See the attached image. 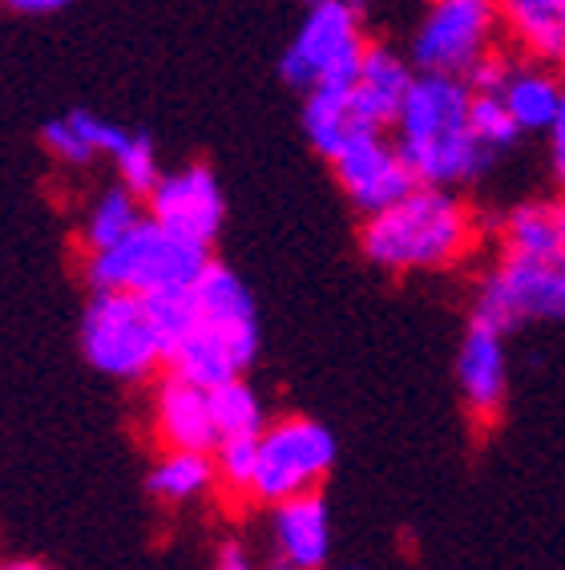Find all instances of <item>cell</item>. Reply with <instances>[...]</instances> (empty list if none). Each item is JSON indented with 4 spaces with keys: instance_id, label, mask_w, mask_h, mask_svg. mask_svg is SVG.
<instances>
[{
    "instance_id": "6da1fadb",
    "label": "cell",
    "mask_w": 565,
    "mask_h": 570,
    "mask_svg": "<svg viewBox=\"0 0 565 570\" xmlns=\"http://www.w3.org/2000/svg\"><path fill=\"white\" fill-rule=\"evenodd\" d=\"M480 219L453 187L416 183L391 207L359 219V255L384 275H440L477 252Z\"/></svg>"
},
{
    "instance_id": "7a4b0ae2",
    "label": "cell",
    "mask_w": 565,
    "mask_h": 570,
    "mask_svg": "<svg viewBox=\"0 0 565 570\" xmlns=\"http://www.w3.org/2000/svg\"><path fill=\"white\" fill-rule=\"evenodd\" d=\"M416 183L428 187H477L497 170L473 130V81L468 77L420 73L413 94L388 126Z\"/></svg>"
},
{
    "instance_id": "3957f363",
    "label": "cell",
    "mask_w": 565,
    "mask_h": 570,
    "mask_svg": "<svg viewBox=\"0 0 565 570\" xmlns=\"http://www.w3.org/2000/svg\"><path fill=\"white\" fill-rule=\"evenodd\" d=\"M259 307L239 272L210 259L207 272L190 284V320L166 352V368L186 381L218 389L247 376L259 361Z\"/></svg>"
},
{
    "instance_id": "277c9868",
    "label": "cell",
    "mask_w": 565,
    "mask_h": 570,
    "mask_svg": "<svg viewBox=\"0 0 565 570\" xmlns=\"http://www.w3.org/2000/svg\"><path fill=\"white\" fill-rule=\"evenodd\" d=\"M77 344L93 373L118 384H150L166 373V332L150 299L133 292H89Z\"/></svg>"
},
{
    "instance_id": "5b68a950",
    "label": "cell",
    "mask_w": 565,
    "mask_h": 570,
    "mask_svg": "<svg viewBox=\"0 0 565 570\" xmlns=\"http://www.w3.org/2000/svg\"><path fill=\"white\" fill-rule=\"evenodd\" d=\"M210 247L170 230L166 223L146 219L121 243L98 255H81V275L89 292H133V296H162L182 292L207 272Z\"/></svg>"
},
{
    "instance_id": "8992f818",
    "label": "cell",
    "mask_w": 565,
    "mask_h": 570,
    "mask_svg": "<svg viewBox=\"0 0 565 570\" xmlns=\"http://www.w3.org/2000/svg\"><path fill=\"white\" fill-rule=\"evenodd\" d=\"M368 45L364 9L351 0L304 4V17L279 57V77L299 94L319 86H351Z\"/></svg>"
},
{
    "instance_id": "52a82bcc",
    "label": "cell",
    "mask_w": 565,
    "mask_h": 570,
    "mask_svg": "<svg viewBox=\"0 0 565 570\" xmlns=\"http://www.w3.org/2000/svg\"><path fill=\"white\" fill-rule=\"evenodd\" d=\"M497 0H424L408 37V57L420 73L473 77L500 53Z\"/></svg>"
},
{
    "instance_id": "ba28073f",
    "label": "cell",
    "mask_w": 565,
    "mask_h": 570,
    "mask_svg": "<svg viewBox=\"0 0 565 570\" xmlns=\"http://www.w3.org/2000/svg\"><path fill=\"white\" fill-rule=\"evenodd\" d=\"M473 316L489 320L500 332L565 324V252L549 259L497 252L473 287Z\"/></svg>"
},
{
    "instance_id": "9c48e42d",
    "label": "cell",
    "mask_w": 565,
    "mask_h": 570,
    "mask_svg": "<svg viewBox=\"0 0 565 570\" xmlns=\"http://www.w3.org/2000/svg\"><path fill=\"white\" fill-rule=\"evenodd\" d=\"M339 458L336 433L307 413L275 417L259 433V470H255V505H275L282 498L316 494L331 478Z\"/></svg>"
},
{
    "instance_id": "30bf717a",
    "label": "cell",
    "mask_w": 565,
    "mask_h": 570,
    "mask_svg": "<svg viewBox=\"0 0 565 570\" xmlns=\"http://www.w3.org/2000/svg\"><path fill=\"white\" fill-rule=\"evenodd\" d=\"M453 376H457V396L465 405L468 421L477 429H493L505 417L509 405V332H500L497 324L480 316H468L465 332L457 344V361H453Z\"/></svg>"
},
{
    "instance_id": "8fae6325",
    "label": "cell",
    "mask_w": 565,
    "mask_h": 570,
    "mask_svg": "<svg viewBox=\"0 0 565 570\" xmlns=\"http://www.w3.org/2000/svg\"><path fill=\"white\" fill-rule=\"evenodd\" d=\"M327 166H331V178H336L339 195L348 198L359 219L391 207L396 198H404L416 187L413 166L404 163L396 138L384 130H364Z\"/></svg>"
},
{
    "instance_id": "7c38bea8",
    "label": "cell",
    "mask_w": 565,
    "mask_h": 570,
    "mask_svg": "<svg viewBox=\"0 0 565 570\" xmlns=\"http://www.w3.org/2000/svg\"><path fill=\"white\" fill-rule=\"evenodd\" d=\"M146 215L186 239L215 247L227 223V195L207 163H182L175 170H162V178L153 183L146 195Z\"/></svg>"
},
{
    "instance_id": "4fadbf2b",
    "label": "cell",
    "mask_w": 565,
    "mask_h": 570,
    "mask_svg": "<svg viewBox=\"0 0 565 570\" xmlns=\"http://www.w3.org/2000/svg\"><path fill=\"white\" fill-rule=\"evenodd\" d=\"M262 570H324L331 559V510L324 490L262 505Z\"/></svg>"
},
{
    "instance_id": "5bb4252c",
    "label": "cell",
    "mask_w": 565,
    "mask_h": 570,
    "mask_svg": "<svg viewBox=\"0 0 565 570\" xmlns=\"http://www.w3.org/2000/svg\"><path fill=\"white\" fill-rule=\"evenodd\" d=\"M473 89L500 98V106L513 114V121L522 126V134H545L554 121L557 106L565 98V77L557 69L529 61L522 53H493L477 73L468 77Z\"/></svg>"
},
{
    "instance_id": "9a60e30c",
    "label": "cell",
    "mask_w": 565,
    "mask_h": 570,
    "mask_svg": "<svg viewBox=\"0 0 565 570\" xmlns=\"http://www.w3.org/2000/svg\"><path fill=\"white\" fill-rule=\"evenodd\" d=\"M150 429L162 450H215L218 425L210 389L178 373H158L150 381Z\"/></svg>"
},
{
    "instance_id": "2e32d148",
    "label": "cell",
    "mask_w": 565,
    "mask_h": 570,
    "mask_svg": "<svg viewBox=\"0 0 565 570\" xmlns=\"http://www.w3.org/2000/svg\"><path fill=\"white\" fill-rule=\"evenodd\" d=\"M130 138H133V130H126V126L101 118V114H93V110H81V106L57 114V118H49L41 126L44 154H49L57 166H73V170H86V166H93L98 158L113 163V158L126 150Z\"/></svg>"
},
{
    "instance_id": "e0dca14e",
    "label": "cell",
    "mask_w": 565,
    "mask_h": 570,
    "mask_svg": "<svg viewBox=\"0 0 565 570\" xmlns=\"http://www.w3.org/2000/svg\"><path fill=\"white\" fill-rule=\"evenodd\" d=\"M416 77H420V69L413 66L408 49L400 53L396 45L371 41L364 61H359L356 81H351V94H356L359 110L368 114L371 126L388 130L396 114H400V106L408 101V94H413Z\"/></svg>"
},
{
    "instance_id": "ac0fdd59",
    "label": "cell",
    "mask_w": 565,
    "mask_h": 570,
    "mask_svg": "<svg viewBox=\"0 0 565 570\" xmlns=\"http://www.w3.org/2000/svg\"><path fill=\"white\" fill-rule=\"evenodd\" d=\"M513 53L565 73V0H497Z\"/></svg>"
},
{
    "instance_id": "d6986e66",
    "label": "cell",
    "mask_w": 565,
    "mask_h": 570,
    "mask_svg": "<svg viewBox=\"0 0 565 570\" xmlns=\"http://www.w3.org/2000/svg\"><path fill=\"white\" fill-rule=\"evenodd\" d=\"M299 126H304L307 146L331 163L351 138H359L364 130H380L371 126L368 114L359 110L351 86H319L304 94V110H299Z\"/></svg>"
},
{
    "instance_id": "ffe728a7",
    "label": "cell",
    "mask_w": 565,
    "mask_h": 570,
    "mask_svg": "<svg viewBox=\"0 0 565 570\" xmlns=\"http://www.w3.org/2000/svg\"><path fill=\"white\" fill-rule=\"evenodd\" d=\"M141 219H146V198L113 178L109 187L86 198L81 219H77V247H81V255L106 252V247L126 239Z\"/></svg>"
},
{
    "instance_id": "44dd1931",
    "label": "cell",
    "mask_w": 565,
    "mask_h": 570,
    "mask_svg": "<svg viewBox=\"0 0 565 570\" xmlns=\"http://www.w3.org/2000/svg\"><path fill=\"white\" fill-rule=\"evenodd\" d=\"M497 243L509 255H533V259H549L565 252V215L562 203L549 198H529L517 203L497 219Z\"/></svg>"
},
{
    "instance_id": "7402d4cb",
    "label": "cell",
    "mask_w": 565,
    "mask_h": 570,
    "mask_svg": "<svg viewBox=\"0 0 565 570\" xmlns=\"http://www.w3.org/2000/svg\"><path fill=\"white\" fill-rule=\"evenodd\" d=\"M150 494L166 505L202 502L218 490L215 450H162L150 465Z\"/></svg>"
},
{
    "instance_id": "603a6c76",
    "label": "cell",
    "mask_w": 565,
    "mask_h": 570,
    "mask_svg": "<svg viewBox=\"0 0 565 570\" xmlns=\"http://www.w3.org/2000/svg\"><path fill=\"white\" fill-rule=\"evenodd\" d=\"M210 405H215L218 438H259L262 429L271 425L267 401L247 376H235V381L210 389Z\"/></svg>"
},
{
    "instance_id": "cb8c5ba5",
    "label": "cell",
    "mask_w": 565,
    "mask_h": 570,
    "mask_svg": "<svg viewBox=\"0 0 565 570\" xmlns=\"http://www.w3.org/2000/svg\"><path fill=\"white\" fill-rule=\"evenodd\" d=\"M218 494L230 502H250L255 494V470H259V438H222L215 445Z\"/></svg>"
},
{
    "instance_id": "d4e9b609",
    "label": "cell",
    "mask_w": 565,
    "mask_h": 570,
    "mask_svg": "<svg viewBox=\"0 0 565 570\" xmlns=\"http://www.w3.org/2000/svg\"><path fill=\"white\" fill-rule=\"evenodd\" d=\"M473 130H477L480 146H485L497 163L525 138L522 126L513 121V114L500 106V98H493V94H480V89H473Z\"/></svg>"
},
{
    "instance_id": "484cf974",
    "label": "cell",
    "mask_w": 565,
    "mask_h": 570,
    "mask_svg": "<svg viewBox=\"0 0 565 570\" xmlns=\"http://www.w3.org/2000/svg\"><path fill=\"white\" fill-rule=\"evenodd\" d=\"M113 175H118V183H126L130 190H138L141 198L150 195L153 183L162 178V158H158V146H153L150 134L133 130V138L126 142V150L113 158Z\"/></svg>"
},
{
    "instance_id": "4316f807",
    "label": "cell",
    "mask_w": 565,
    "mask_h": 570,
    "mask_svg": "<svg viewBox=\"0 0 565 570\" xmlns=\"http://www.w3.org/2000/svg\"><path fill=\"white\" fill-rule=\"evenodd\" d=\"M542 138H545V166H549V178H554L557 190H565V98Z\"/></svg>"
},
{
    "instance_id": "83f0119b",
    "label": "cell",
    "mask_w": 565,
    "mask_h": 570,
    "mask_svg": "<svg viewBox=\"0 0 565 570\" xmlns=\"http://www.w3.org/2000/svg\"><path fill=\"white\" fill-rule=\"evenodd\" d=\"M215 570H259V562L242 538H222L215 550Z\"/></svg>"
},
{
    "instance_id": "f1b7e54d",
    "label": "cell",
    "mask_w": 565,
    "mask_h": 570,
    "mask_svg": "<svg viewBox=\"0 0 565 570\" xmlns=\"http://www.w3.org/2000/svg\"><path fill=\"white\" fill-rule=\"evenodd\" d=\"M73 0H0L4 12H17V17H53V12L69 9Z\"/></svg>"
},
{
    "instance_id": "f546056e",
    "label": "cell",
    "mask_w": 565,
    "mask_h": 570,
    "mask_svg": "<svg viewBox=\"0 0 565 570\" xmlns=\"http://www.w3.org/2000/svg\"><path fill=\"white\" fill-rule=\"evenodd\" d=\"M0 570H49L44 562H37V559H12V562H4Z\"/></svg>"
},
{
    "instance_id": "4dcf8cb0",
    "label": "cell",
    "mask_w": 565,
    "mask_h": 570,
    "mask_svg": "<svg viewBox=\"0 0 565 570\" xmlns=\"http://www.w3.org/2000/svg\"><path fill=\"white\" fill-rule=\"evenodd\" d=\"M351 4H356V9H371V4H376V0H351Z\"/></svg>"
},
{
    "instance_id": "1f68e13d",
    "label": "cell",
    "mask_w": 565,
    "mask_h": 570,
    "mask_svg": "<svg viewBox=\"0 0 565 570\" xmlns=\"http://www.w3.org/2000/svg\"><path fill=\"white\" fill-rule=\"evenodd\" d=\"M304 4H319V0H304Z\"/></svg>"
},
{
    "instance_id": "d6a6232c",
    "label": "cell",
    "mask_w": 565,
    "mask_h": 570,
    "mask_svg": "<svg viewBox=\"0 0 565 570\" xmlns=\"http://www.w3.org/2000/svg\"><path fill=\"white\" fill-rule=\"evenodd\" d=\"M562 215H565V203H562Z\"/></svg>"
},
{
    "instance_id": "836d02e7",
    "label": "cell",
    "mask_w": 565,
    "mask_h": 570,
    "mask_svg": "<svg viewBox=\"0 0 565 570\" xmlns=\"http://www.w3.org/2000/svg\"><path fill=\"white\" fill-rule=\"evenodd\" d=\"M324 570H331V567H324Z\"/></svg>"
}]
</instances>
